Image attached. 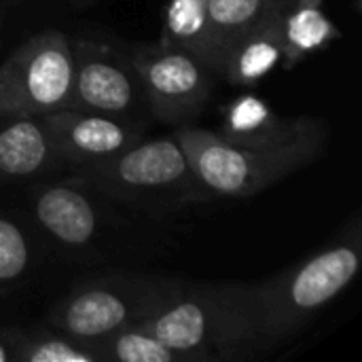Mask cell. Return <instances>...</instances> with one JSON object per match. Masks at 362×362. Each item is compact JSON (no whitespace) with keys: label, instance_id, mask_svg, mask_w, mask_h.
<instances>
[{"label":"cell","instance_id":"1","mask_svg":"<svg viewBox=\"0 0 362 362\" xmlns=\"http://www.w3.org/2000/svg\"><path fill=\"white\" fill-rule=\"evenodd\" d=\"M358 238L339 242L276 278L244 284L248 356H257L295 335L329 305L358 274Z\"/></svg>","mask_w":362,"mask_h":362},{"label":"cell","instance_id":"2","mask_svg":"<svg viewBox=\"0 0 362 362\" xmlns=\"http://www.w3.org/2000/svg\"><path fill=\"white\" fill-rule=\"evenodd\" d=\"M144 327L182 362L248 358L244 284H176Z\"/></svg>","mask_w":362,"mask_h":362},{"label":"cell","instance_id":"3","mask_svg":"<svg viewBox=\"0 0 362 362\" xmlns=\"http://www.w3.org/2000/svg\"><path fill=\"white\" fill-rule=\"evenodd\" d=\"M174 138L182 146L197 185L206 197H252L293 172L312 163L327 140V127L278 146L248 148L216 132L178 125Z\"/></svg>","mask_w":362,"mask_h":362},{"label":"cell","instance_id":"4","mask_svg":"<svg viewBox=\"0 0 362 362\" xmlns=\"http://www.w3.org/2000/svg\"><path fill=\"white\" fill-rule=\"evenodd\" d=\"M178 282L148 276H110L81 284L53 312L57 333L98 344L117 331L142 325L172 295Z\"/></svg>","mask_w":362,"mask_h":362},{"label":"cell","instance_id":"5","mask_svg":"<svg viewBox=\"0 0 362 362\" xmlns=\"http://www.w3.org/2000/svg\"><path fill=\"white\" fill-rule=\"evenodd\" d=\"M78 178L129 202H195L206 197L174 136L138 140L115 157L81 165Z\"/></svg>","mask_w":362,"mask_h":362},{"label":"cell","instance_id":"6","mask_svg":"<svg viewBox=\"0 0 362 362\" xmlns=\"http://www.w3.org/2000/svg\"><path fill=\"white\" fill-rule=\"evenodd\" d=\"M72 42L47 30L19 45L0 64V117H42L70 108Z\"/></svg>","mask_w":362,"mask_h":362},{"label":"cell","instance_id":"7","mask_svg":"<svg viewBox=\"0 0 362 362\" xmlns=\"http://www.w3.org/2000/svg\"><path fill=\"white\" fill-rule=\"evenodd\" d=\"M127 62L151 112L163 123H187L204 110L214 93L218 74L185 49L163 45L140 47Z\"/></svg>","mask_w":362,"mask_h":362},{"label":"cell","instance_id":"8","mask_svg":"<svg viewBox=\"0 0 362 362\" xmlns=\"http://www.w3.org/2000/svg\"><path fill=\"white\" fill-rule=\"evenodd\" d=\"M74 74L70 108L123 119L136 104L138 78L127 62L89 40L72 45Z\"/></svg>","mask_w":362,"mask_h":362},{"label":"cell","instance_id":"9","mask_svg":"<svg viewBox=\"0 0 362 362\" xmlns=\"http://www.w3.org/2000/svg\"><path fill=\"white\" fill-rule=\"evenodd\" d=\"M40 119L49 129L57 157L78 168L115 157L140 140V129L132 123L74 108L49 112Z\"/></svg>","mask_w":362,"mask_h":362},{"label":"cell","instance_id":"10","mask_svg":"<svg viewBox=\"0 0 362 362\" xmlns=\"http://www.w3.org/2000/svg\"><path fill=\"white\" fill-rule=\"evenodd\" d=\"M327 123L316 117H282L257 95H240L221 108V127L216 134L233 144L248 148L278 146L325 129Z\"/></svg>","mask_w":362,"mask_h":362},{"label":"cell","instance_id":"11","mask_svg":"<svg viewBox=\"0 0 362 362\" xmlns=\"http://www.w3.org/2000/svg\"><path fill=\"white\" fill-rule=\"evenodd\" d=\"M57 157L40 117H0V178H30Z\"/></svg>","mask_w":362,"mask_h":362},{"label":"cell","instance_id":"12","mask_svg":"<svg viewBox=\"0 0 362 362\" xmlns=\"http://www.w3.org/2000/svg\"><path fill=\"white\" fill-rule=\"evenodd\" d=\"M34 214L40 227L68 246L87 244L98 229L93 204L74 187L55 185L36 195Z\"/></svg>","mask_w":362,"mask_h":362},{"label":"cell","instance_id":"13","mask_svg":"<svg viewBox=\"0 0 362 362\" xmlns=\"http://www.w3.org/2000/svg\"><path fill=\"white\" fill-rule=\"evenodd\" d=\"M284 15L269 8L233 49L223 76L233 85H255L284 59Z\"/></svg>","mask_w":362,"mask_h":362},{"label":"cell","instance_id":"14","mask_svg":"<svg viewBox=\"0 0 362 362\" xmlns=\"http://www.w3.org/2000/svg\"><path fill=\"white\" fill-rule=\"evenodd\" d=\"M269 8V0H208V66L218 76H223L233 49Z\"/></svg>","mask_w":362,"mask_h":362},{"label":"cell","instance_id":"15","mask_svg":"<svg viewBox=\"0 0 362 362\" xmlns=\"http://www.w3.org/2000/svg\"><path fill=\"white\" fill-rule=\"evenodd\" d=\"M284 64L293 66L305 55L339 38L335 23L318 8V0H299L282 19Z\"/></svg>","mask_w":362,"mask_h":362},{"label":"cell","instance_id":"16","mask_svg":"<svg viewBox=\"0 0 362 362\" xmlns=\"http://www.w3.org/2000/svg\"><path fill=\"white\" fill-rule=\"evenodd\" d=\"M208 0H170L165 8L163 47H176L193 53L208 64Z\"/></svg>","mask_w":362,"mask_h":362},{"label":"cell","instance_id":"17","mask_svg":"<svg viewBox=\"0 0 362 362\" xmlns=\"http://www.w3.org/2000/svg\"><path fill=\"white\" fill-rule=\"evenodd\" d=\"M100 362H182L176 352L136 325L93 344Z\"/></svg>","mask_w":362,"mask_h":362},{"label":"cell","instance_id":"18","mask_svg":"<svg viewBox=\"0 0 362 362\" xmlns=\"http://www.w3.org/2000/svg\"><path fill=\"white\" fill-rule=\"evenodd\" d=\"M13 362H100L95 348L55 331V335H32L11 341Z\"/></svg>","mask_w":362,"mask_h":362},{"label":"cell","instance_id":"19","mask_svg":"<svg viewBox=\"0 0 362 362\" xmlns=\"http://www.w3.org/2000/svg\"><path fill=\"white\" fill-rule=\"evenodd\" d=\"M30 261L28 240L6 218H0V282H13L19 278Z\"/></svg>","mask_w":362,"mask_h":362},{"label":"cell","instance_id":"20","mask_svg":"<svg viewBox=\"0 0 362 362\" xmlns=\"http://www.w3.org/2000/svg\"><path fill=\"white\" fill-rule=\"evenodd\" d=\"M299 0H269V6L274 8V11H278V13H286V11H291L295 4H297Z\"/></svg>","mask_w":362,"mask_h":362},{"label":"cell","instance_id":"21","mask_svg":"<svg viewBox=\"0 0 362 362\" xmlns=\"http://www.w3.org/2000/svg\"><path fill=\"white\" fill-rule=\"evenodd\" d=\"M0 362H13V346H11V341H0Z\"/></svg>","mask_w":362,"mask_h":362},{"label":"cell","instance_id":"22","mask_svg":"<svg viewBox=\"0 0 362 362\" xmlns=\"http://www.w3.org/2000/svg\"><path fill=\"white\" fill-rule=\"evenodd\" d=\"M356 8H361V0H356Z\"/></svg>","mask_w":362,"mask_h":362}]
</instances>
